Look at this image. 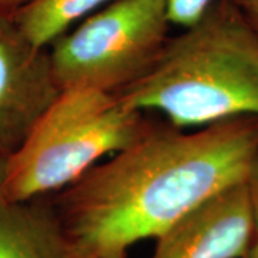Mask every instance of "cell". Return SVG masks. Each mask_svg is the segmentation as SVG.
<instances>
[{
	"instance_id": "obj_1",
	"label": "cell",
	"mask_w": 258,
	"mask_h": 258,
	"mask_svg": "<svg viewBox=\"0 0 258 258\" xmlns=\"http://www.w3.org/2000/svg\"><path fill=\"white\" fill-rule=\"evenodd\" d=\"M258 116L195 129L151 120L147 131L59 192L53 204L76 258L157 238L212 195L244 182Z\"/></svg>"
},
{
	"instance_id": "obj_2",
	"label": "cell",
	"mask_w": 258,
	"mask_h": 258,
	"mask_svg": "<svg viewBox=\"0 0 258 258\" xmlns=\"http://www.w3.org/2000/svg\"><path fill=\"white\" fill-rule=\"evenodd\" d=\"M118 96L182 129L258 116V32L234 0H215L197 23L169 37L142 81Z\"/></svg>"
},
{
	"instance_id": "obj_3",
	"label": "cell",
	"mask_w": 258,
	"mask_h": 258,
	"mask_svg": "<svg viewBox=\"0 0 258 258\" xmlns=\"http://www.w3.org/2000/svg\"><path fill=\"white\" fill-rule=\"evenodd\" d=\"M149 123L145 112L116 93L63 89L9 157L0 200L22 203L60 192L137 141Z\"/></svg>"
},
{
	"instance_id": "obj_4",
	"label": "cell",
	"mask_w": 258,
	"mask_h": 258,
	"mask_svg": "<svg viewBox=\"0 0 258 258\" xmlns=\"http://www.w3.org/2000/svg\"><path fill=\"white\" fill-rule=\"evenodd\" d=\"M171 26L165 0H113L47 46L59 89L119 95L154 69Z\"/></svg>"
},
{
	"instance_id": "obj_5",
	"label": "cell",
	"mask_w": 258,
	"mask_h": 258,
	"mask_svg": "<svg viewBox=\"0 0 258 258\" xmlns=\"http://www.w3.org/2000/svg\"><path fill=\"white\" fill-rule=\"evenodd\" d=\"M60 92L47 47L32 43L13 15L0 13V155L18 151Z\"/></svg>"
},
{
	"instance_id": "obj_6",
	"label": "cell",
	"mask_w": 258,
	"mask_h": 258,
	"mask_svg": "<svg viewBox=\"0 0 258 258\" xmlns=\"http://www.w3.org/2000/svg\"><path fill=\"white\" fill-rule=\"evenodd\" d=\"M254 221L244 182L228 186L176 220L161 235L151 258H244Z\"/></svg>"
},
{
	"instance_id": "obj_7",
	"label": "cell",
	"mask_w": 258,
	"mask_h": 258,
	"mask_svg": "<svg viewBox=\"0 0 258 258\" xmlns=\"http://www.w3.org/2000/svg\"><path fill=\"white\" fill-rule=\"evenodd\" d=\"M0 258H76L55 207L0 200Z\"/></svg>"
},
{
	"instance_id": "obj_8",
	"label": "cell",
	"mask_w": 258,
	"mask_h": 258,
	"mask_svg": "<svg viewBox=\"0 0 258 258\" xmlns=\"http://www.w3.org/2000/svg\"><path fill=\"white\" fill-rule=\"evenodd\" d=\"M113 0H30L13 18L32 43L47 47L56 37Z\"/></svg>"
},
{
	"instance_id": "obj_9",
	"label": "cell",
	"mask_w": 258,
	"mask_h": 258,
	"mask_svg": "<svg viewBox=\"0 0 258 258\" xmlns=\"http://www.w3.org/2000/svg\"><path fill=\"white\" fill-rule=\"evenodd\" d=\"M215 0H165L172 26L185 29L203 18Z\"/></svg>"
},
{
	"instance_id": "obj_10",
	"label": "cell",
	"mask_w": 258,
	"mask_h": 258,
	"mask_svg": "<svg viewBox=\"0 0 258 258\" xmlns=\"http://www.w3.org/2000/svg\"><path fill=\"white\" fill-rule=\"evenodd\" d=\"M244 184H245L247 192H248L252 221H254V232H252L251 245L244 258H258V144L252 152L251 161H249Z\"/></svg>"
},
{
	"instance_id": "obj_11",
	"label": "cell",
	"mask_w": 258,
	"mask_h": 258,
	"mask_svg": "<svg viewBox=\"0 0 258 258\" xmlns=\"http://www.w3.org/2000/svg\"><path fill=\"white\" fill-rule=\"evenodd\" d=\"M242 16L258 32V0H234Z\"/></svg>"
},
{
	"instance_id": "obj_12",
	"label": "cell",
	"mask_w": 258,
	"mask_h": 258,
	"mask_svg": "<svg viewBox=\"0 0 258 258\" xmlns=\"http://www.w3.org/2000/svg\"><path fill=\"white\" fill-rule=\"evenodd\" d=\"M30 0H0V13L15 15L19 9L28 5Z\"/></svg>"
},
{
	"instance_id": "obj_13",
	"label": "cell",
	"mask_w": 258,
	"mask_h": 258,
	"mask_svg": "<svg viewBox=\"0 0 258 258\" xmlns=\"http://www.w3.org/2000/svg\"><path fill=\"white\" fill-rule=\"evenodd\" d=\"M8 161H9V158L0 155V195H2L3 186L6 182V176H8Z\"/></svg>"
},
{
	"instance_id": "obj_14",
	"label": "cell",
	"mask_w": 258,
	"mask_h": 258,
	"mask_svg": "<svg viewBox=\"0 0 258 258\" xmlns=\"http://www.w3.org/2000/svg\"><path fill=\"white\" fill-rule=\"evenodd\" d=\"M98 258H126V249H116L106 254H102Z\"/></svg>"
}]
</instances>
